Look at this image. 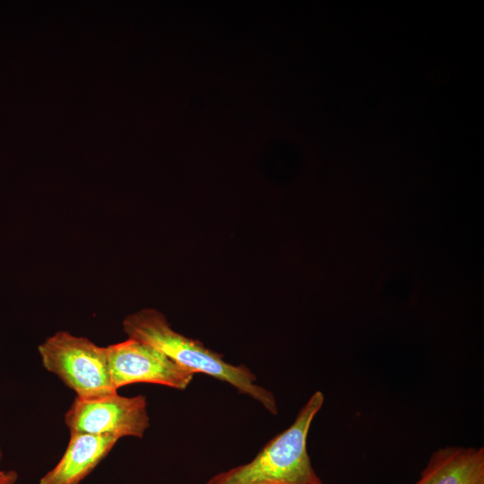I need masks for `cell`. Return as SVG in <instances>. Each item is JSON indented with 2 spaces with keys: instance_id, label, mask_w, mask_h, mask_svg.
Here are the masks:
<instances>
[{
  "instance_id": "6da1fadb",
  "label": "cell",
  "mask_w": 484,
  "mask_h": 484,
  "mask_svg": "<svg viewBox=\"0 0 484 484\" xmlns=\"http://www.w3.org/2000/svg\"><path fill=\"white\" fill-rule=\"evenodd\" d=\"M123 327L128 338L151 345L193 374L203 373L229 383L257 401L270 413H278L273 393L255 384L256 376L247 367L229 364L222 355L207 349L199 341L174 331L158 310L143 308L128 315Z\"/></svg>"
},
{
  "instance_id": "ba28073f",
  "label": "cell",
  "mask_w": 484,
  "mask_h": 484,
  "mask_svg": "<svg viewBox=\"0 0 484 484\" xmlns=\"http://www.w3.org/2000/svg\"><path fill=\"white\" fill-rule=\"evenodd\" d=\"M2 458V450L0 447V461ZM18 479V474L14 471L0 470V484H15Z\"/></svg>"
},
{
  "instance_id": "52a82bcc",
  "label": "cell",
  "mask_w": 484,
  "mask_h": 484,
  "mask_svg": "<svg viewBox=\"0 0 484 484\" xmlns=\"http://www.w3.org/2000/svg\"><path fill=\"white\" fill-rule=\"evenodd\" d=\"M118 439L71 433L67 447L57 464L39 484H79L108 455Z\"/></svg>"
},
{
  "instance_id": "5b68a950",
  "label": "cell",
  "mask_w": 484,
  "mask_h": 484,
  "mask_svg": "<svg viewBox=\"0 0 484 484\" xmlns=\"http://www.w3.org/2000/svg\"><path fill=\"white\" fill-rule=\"evenodd\" d=\"M114 387L134 383H151L178 390L186 389L194 374L159 350L128 338L106 347Z\"/></svg>"
},
{
  "instance_id": "277c9868",
  "label": "cell",
  "mask_w": 484,
  "mask_h": 484,
  "mask_svg": "<svg viewBox=\"0 0 484 484\" xmlns=\"http://www.w3.org/2000/svg\"><path fill=\"white\" fill-rule=\"evenodd\" d=\"M65 422L70 433L142 438L150 426V418L145 396L125 397L115 393L93 399L75 398Z\"/></svg>"
},
{
  "instance_id": "7a4b0ae2",
  "label": "cell",
  "mask_w": 484,
  "mask_h": 484,
  "mask_svg": "<svg viewBox=\"0 0 484 484\" xmlns=\"http://www.w3.org/2000/svg\"><path fill=\"white\" fill-rule=\"evenodd\" d=\"M324 395L315 391L293 423L272 438L247 463L212 477L206 484H323L307 452V436Z\"/></svg>"
},
{
  "instance_id": "3957f363",
  "label": "cell",
  "mask_w": 484,
  "mask_h": 484,
  "mask_svg": "<svg viewBox=\"0 0 484 484\" xmlns=\"http://www.w3.org/2000/svg\"><path fill=\"white\" fill-rule=\"evenodd\" d=\"M43 367L73 390L78 399L117 393L114 387L106 347L85 337L58 332L39 346Z\"/></svg>"
},
{
  "instance_id": "8992f818",
  "label": "cell",
  "mask_w": 484,
  "mask_h": 484,
  "mask_svg": "<svg viewBox=\"0 0 484 484\" xmlns=\"http://www.w3.org/2000/svg\"><path fill=\"white\" fill-rule=\"evenodd\" d=\"M414 484H484L483 446L438 448Z\"/></svg>"
}]
</instances>
